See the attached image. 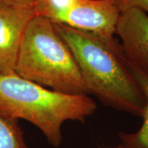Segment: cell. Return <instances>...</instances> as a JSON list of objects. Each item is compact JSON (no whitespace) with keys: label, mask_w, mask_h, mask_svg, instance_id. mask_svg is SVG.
I'll use <instances>...</instances> for the list:
<instances>
[{"label":"cell","mask_w":148,"mask_h":148,"mask_svg":"<svg viewBox=\"0 0 148 148\" xmlns=\"http://www.w3.org/2000/svg\"><path fill=\"white\" fill-rule=\"evenodd\" d=\"M53 24L73 53L88 95L114 110L143 117L147 105L145 95L119 42L114 37Z\"/></svg>","instance_id":"6da1fadb"},{"label":"cell","mask_w":148,"mask_h":148,"mask_svg":"<svg viewBox=\"0 0 148 148\" xmlns=\"http://www.w3.org/2000/svg\"><path fill=\"white\" fill-rule=\"evenodd\" d=\"M97 108L95 100L87 94L55 91L14 71L0 73V113L31 123L55 147L62 143V127L65 122L84 123Z\"/></svg>","instance_id":"7a4b0ae2"},{"label":"cell","mask_w":148,"mask_h":148,"mask_svg":"<svg viewBox=\"0 0 148 148\" xmlns=\"http://www.w3.org/2000/svg\"><path fill=\"white\" fill-rule=\"evenodd\" d=\"M0 148H30L18 120L0 113Z\"/></svg>","instance_id":"ba28073f"},{"label":"cell","mask_w":148,"mask_h":148,"mask_svg":"<svg viewBox=\"0 0 148 148\" xmlns=\"http://www.w3.org/2000/svg\"><path fill=\"white\" fill-rule=\"evenodd\" d=\"M14 72L55 91L88 95L73 53L53 22L43 16L35 15L27 25Z\"/></svg>","instance_id":"3957f363"},{"label":"cell","mask_w":148,"mask_h":148,"mask_svg":"<svg viewBox=\"0 0 148 148\" xmlns=\"http://www.w3.org/2000/svg\"><path fill=\"white\" fill-rule=\"evenodd\" d=\"M114 35L129 62L148 75V14L139 9L121 12Z\"/></svg>","instance_id":"5b68a950"},{"label":"cell","mask_w":148,"mask_h":148,"mask_svg":"<svg viewBox=\"0 0 148 148\" xmlns=\"http://www.w3.org/2000/svg\"><path fill=\"white\" fill-rule=\"evenodd\" d=\"M118 11L121 12L131 10L139 9L148 14V0H110Z\"/></svg>","instance_id":"9c48e42d"},{"label":"cell","mask_w":148,"mask_h":148,"mask_svg":"<svg viewBox=\"0 0 148 148\" xmlns=\"http://www.w3.org/2000/svg\"><path fill=\"white\" fill-rule=\"evenodd\" d=\"M34 8H23L0 3V73L14 71L22 39Z\"/></svg>","instance_id":"8992f818"},{"label":"cell","mask_w":148,"mask_h":148,"mask_svg":"<svg viewBox=\"0 0 148 148\" xmlns=\"http://www.w3.org/2000/svg\"><path fill=\"white\" fill-rule=\"evenodd\" d=\"M39 0H0V3L15 8H33Z\"/></svg>","instance_id":"30bf717a"},{"label":"cell","mask_w":148,"mask_h":148,"mask_svg":"<svg viewBox=\"0 0 148 148\" xmlns=\"http://www.w3.org/2000/svg\"><path fill=\"white\" fill-rule=\"evenodd\" d=\"M112 148H121V147H119V146H118V147H112Z\"/></svg>","instance_id":"8fae6325"},{"label":"cell","mask_w":148,"mask_h":148,"mask_svg":"<svg viewBox=\"0 0 148 148\" xmlns=\"http://www.w3.org/2000/svg\"><path fill=\"white\" fill-rule=\"evenodd\" d=\"M34 11L54 23L107 38L114 37L120 14L110 0H39Z\"/></svg>","instance_id":"277c9868"},{"label":"cell","mask_w":148,"mask_h":148,"mask_svg":"<svg viewBox=\"0 0 148 148\" xmlns=\"http://www.w3.org/2000/svg\"><path fill=\"white\" fill-rule=\"evenodd\" d=\"M128 64L134 77L145 94L147 105L140 128L134 132L118 133L119 146L121 148H148V75L130 62Z\"/></svg>","instance_id":"52a82bcc"}]
</instances>
